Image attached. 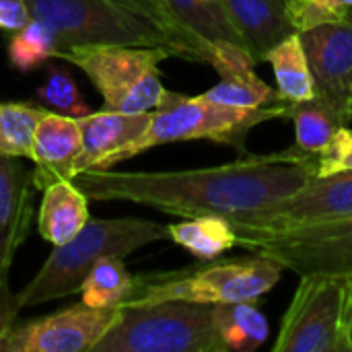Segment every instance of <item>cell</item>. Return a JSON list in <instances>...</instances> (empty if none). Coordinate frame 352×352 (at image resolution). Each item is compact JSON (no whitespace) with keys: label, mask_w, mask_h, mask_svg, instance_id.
Segmentation results:
<instances>
[{"label":"cell","mask_w":352,"mask_h":352,"mask_svg":"<svg viewBox=\"0 0 352 352\" xmlns=\"http://www.w3.org/2000/svg\"><path fill=\"white\" fill-rule=\"evenodd\" d=\"M318 175V155L280 153L190 171H82L72 182L89 200H128L175 217H233L276 204Z\"/></svg>","instance_id":"6da1fadb"},{"label":"cell","mask_w":352,"mask_h":352,"mask_svg":"<svg viewBox=\"0 0 352 352\" xmlns=\"http://www.w3.org/2000/svg\"><path fill=\"white\" fill-rule=\"evenodd\" d=\"M27 4L31 16L54 31L60 52L74 45L109 43L167 47L173 56L198 60L186 37L128 0H27Z\"/></svg>","instance_id":"7a4b0ae2"},{"label":"cell","mask_w":352,"mask_h":352,"mask_svg":"<svg viewBox=\"0 0 352 352\" xmlns=\"http://www.w3.org/2000/svg\"><path fill=\"white\" fill-rule=\"evenodd\" d=\"M169 239V227L144 219H89L66 243L54 245L37 274L16 293L19 307H35L80 291L89 270L103 256L126 258L132 252Z\"/></svg>","instance_id":"3957f363"},{"label":"cell","mask_w":352,"mask_h":352,"mask_svg":"<svg viewBox=\"0 0 352 352\" xmlns=\"http://www.w3.org/2000/svg\"><path fill=\"white\" fill-rule=\"evenodd\" d=\"M287 109H289V101L285 105L245 109V107L210 103L200 95L188 97L182 93L165 91L161 103L151 111V122L146 130L136 140H132L130 144L122 146L105 161H101L95 167V171L113 169L116 165L153 146L186 142V140H212L237 148L241 155H248L245 151L248 132L268 120L287 118Z\"/></svg>","instance_id":"277c9868"},{"label":"cell","mask_w":352,"mask_h":352,"mask_svg":"<svg viewBox=\"0 0 352 352\" xmlns=\"http://www.w3.org/2000/svg\"><path fill=\"white\" fill-rule=\"evenodd\" d=\"M283 270L285 268L278 260L254 252V256L248 258H235L175 272L136 276L134 293L126 305L167 299H184L210 305L256 301L276 287Z\"/></svg>","instance_id":"5b68a950"},{"label":"cell","mask_w":352,"mask_h":352,"mask_svg":"<svg viewBox=\"0 0 352 352\" xmlns=\"http://www.w3.org/2000/svg\"><path fill=\"white\" fill-rule=\"evenodd\" d=\"M212 311L184 299L126 305L93 352H217Z\"/></svg>","instance_id":"8992f818"},{"label":"cell","mask_w":352,"mask_h":352,"mask_svg":"<svg viewBox=\"0 0 352 352\" xmlns=\"http://www.w3.org/2000/svg\"><path fill=\"white\" fill-rule=\"evenodd\" d=\"M169 56L173 54L167 47L91 43L68 47L58 58L89 76L103 97V109L144 113L153 111L167 91L159 64Z\"/></svg>","instance_id":"52a82bcc"},{"label":"cell","mask_w":352,"mask_h":352,"mask_svg":"<svg viewBox=\"0 0 352 352\" xmlns=\"http://www.w3.org/2000/svg\"><path fill=\"white\" fill-rule=\"evenodd\" d=\"M274 352H352L351 274L299 276Z\"/></svg>","instance_id":"ba28073f"},{"label":"cell","mask_w":352,"mask_h":352,"mask_svg":"<svg viewBox=\"0 0 352 352\" xmlns=\"http://www.w3.org/2000/svg\"><path fill=\"white\" fill-rule=\"evenodd\" d=\"M237 245L270 256L299 276L352 274V217L278 233H241Z\"/></svg>","instance_id":"9c48e42d"},{"label":"cell","mask_w":352,"mask_h":352,"mask_svg":"<svg viewBox=\"0 0 352 352\" xmlns=\"http://www.w3.org/2000/svg\"><path fill=\"white\" fill-rule=\"evenodd\" d=\"M352 217V171L316 175L276 204L227 217L235 233H278Z\"/></svg>","instance_id":"30bf717a"},{"label":"cell","mask_w":352,"mask_h":352,"mask_svg":"<svg viewBox=\"0 0 352 352\" xmlns=\"http://www.w3.org/2000/svg\"><path fill=\"white\" fill-rule=\"evenodd\" d=\"M122 309V307H120ZM120 309L76 303L45 318L14 326L0 352H93L118 322Z\"/></svg>","instance_id":"8fae6325"},{"label":"cell","mask_w":352,"mask_h":352,"mask_svg":"<svg viewBox=\"0 0 352 352\" xmlns=\"http://www.w3.org/2000/svg\"><path fill=\"white\" fill-rule=\"evenodd\" d=\"M316 82V95L326 99L346 122L352 120V14L299 33Z\"/></svg>","instance_id":"7c38bea8"},{"label":"cell","mask_w":352,"mask_h":352,"mask_svg":"<svg viewBox=\"0 0 352 352\" xmlns=\"http://www.w3.org/2000/svg\"><path fill=\"white\" fill-rule=\"evenodd\" d=\"M206 64L212 66L221 76V80L214 87L200 95L210 103L245 109L287 103V99H283L276 89H270V85H266L256 74V60L243 45H219L210 52Z\"/></svg>","instance_id":"4fadbf2b"},{"label":"cell","mask_w":352,"mask_h":352,"mask_svg":"<svg viewBox=\"0 0 352 352\" xmlns=\"http://www.w3.org/2000/svg\"><path fill=\"white\" fill-rule=\"evenodd\" d=\"M82 153V136L78 120L52 109H45L39 120L33 140V186L35 190L47 188L62 179H74L78 175V163Z\"/></svg>","instance_id":"5bb4252c"},{"label":"cell","mask_w":352,"mask_h":352,"mask_svg":"<svg viewBox=\"0 0 352 352\" xmlns=\"http://www.w3.org/2000/svg\"><path fill=\"white\" fill-rule=\"evenodd\" d=\"M33 177L16 157L0 155V280L8 276L14 254L33 221Z\"/></svg>","instance_id":"9a60e30c"},{"label":"cell","mask_w":352,"mask_h":352,"mask_svg":"<svg viewBox=\"0 0 352 352\" xmlns=\"http://www.w3.org/2000/svg\"><path fill=\"white\" fill-rule=\"evenodd\" d=\"M165 19L194 45L198 62H206L219 45H243L225 2L208 0H155ZM245 47V45H243Z\"/></svg>","instance_id":"2e32d148"},{"label":"cell","mask_w":352,"mask_h":352,"mask_svg":"<svg viewBox=\"0 0 352 352\" xmlns=\"http://www.w3.org/2000/svg\"><path fill=\"white\" fill-rule=\"evenodd\" d=\"M225 8L256 64L266 62L274 45L297 33L287 0H225Z\"/></svg>","instance_id":"e0dca14e"},{"label":"cell","mask_w":352,"mask_h":352,"mask_svg":"<svg viewBox=\"0 0 352 352\" xmlns=\"http://www.w3.org/2000/svg\"><path fill=\"white\" fill-rule=\"evenodd\" d=\"M78 120L82 136V153L78 163V173L95 169L109 155L122 146L136 140L151 122V111L144 113H124L113 109L89 111Z\"/></svg>","instance_id":"ac0fdd59"},{"label":"cell","mask_w":352,"mask_h":352,"mask_svg":"<svg viewBox=\"0 0 352 352\" xmlns=\"http://www.w3.org/2000/svg\"><path fill=\"white\" fill-rule=\"evenodd\" d=\"M89 219V198L72 179H62L43 188L37 214V231L43 241L62 245L70 241Z\"/></svg>","instance_id":"d6986e66"},{"label":"cell","mask_w":352,"mask_h":352,"mask_svg":"<svg viewBox=\"0 0 352 352\" xmlns=\"http://www.w3.org/2000/svg\"><path fill=\"white\" fill-rule=\"evenodd\" d=\"M212 330L217 352H254L268 340V322L254 301L214 305Z\"/></svg>","instance_id":"ffe728a7"},{"label":"cell","mask_w":352,"mask_h":352,"mask_svg":"<svg viewBox=\"0 0 352 352\" xmlns=\"http://www.w3.org/2000/svg\"><path fill=\"white\" fill-rule=\"evenodd\" d=\"M169 239L188 250L198 260H214L237 245V233L233 225L219 214L190 217L182 223L167 225Z\"/></svg>","instance_id":"44dd1931"},{"label":"cell","mask_w":352,"mask_h":352,"mask_svg":"<svg viewBox=\"0 0 352 352\" xmlns=\"http://www.w3.org/2000/svg\"><path fill=\"white\" fill-rule=\"evenodd\" d=\"M287 118L295 124V146L311 155H320L334 134L342 126H349V122L320 95L305 101H289Z\"/></svg>","instance_id":"7402d4cb"},{"label":"cell","mask_w":352,"mask_h":352,"mask_svg":"<svg viewBox=\"0 0 352 352\" xmlns=\"http://www.w3.org/2000/svg\"><path fill=\"white\" fill-rule=\"evenodd\" d=\"M266 62L274 68L276 91L287 101H305L316 97V82L299 31L274 45Z\"/></svg>","instance_id":"603a6c76"},{"label":"cell","mask_w":352,"mask_h":352,"mask_svg":"<svg viewBox=\"0 0 352 352\" xmlns=\"http://www.w3.org/2000/svg\"><path fill=\"white\" fill-rule=\"evenodd\" d=\"M136 276H132L124 264V258L103 256L95 262L80 285V299L91 307L120 309L134 293Z\"/></svg>","instance_id":"cb8c5ba5"},{"label":"cell","mask_w":352,"mask_h":352,"mask_svg":"<svg viewBox=\"0 0 352 352\" xmlns=\"http://www.w3.org/2000/svg\"><path fill=\"white\" fill-rule=\"evenodd\" d=\"M45 109L29 103L0 101V155L31 159L35 132Z\"/></svg>","instance_id":"d4e9b609"},{"label":"cell","mask_w":352,"mask_h":352,"mask_svg":"<svg viewBox=\"0 0 352 352\" xmlns=\"http://www.w3.org/2000/svg\"><path fill=\"white\" fill-rule=\"evenodd\" d=\"M60 47L54 31L39 19H33L12 33L8 41V62L19 72L39 68L52 58H58Z\"/></svg>","instance_id":"484cf974"},{"label":"cell","mask_w":352,"mask_h":352,"mask_svg":"<svg viewBox=\"0 0 352 352\" xmlns=\"http://www.w3.org/2000/svg\"><path fill=\"white\" fill-rule=\"evenodd\" d=\"M37 97L47 109L64 113V116L80 118L89 113V105L82 99L76 80L62 66H50L45 80L37 89Z\"/></svg>","instance_id":"4316f807"},{"label":"cell","mask_w":352,"mask_h":352,"mask_svg":"<svg viewBox=\"0 0 352 352\" xmlns=\"http://www.w3.org/2000/svg\"><path fill=\"white\" fill-rule=\"evenodd\" d=\"M287 10L301 33L318 25L344 21L352 14V0H287Z\"/></svg>","instance_id":"83f0119b"},{"label":"cell","mask_w":352,"mask_h":352,"mask_svg":"<svg viewBox=\"0 0 352 352\" xmlns=\"http://www.w3.org/2000/svg\"><path fill=\"white\" fill-rule=\"evenodd\" d=\"M352 171V128L342 126L318 155V175Z\"/></svg>","instance_id":"f1b7e54d"},{"label":"cell","mask_w":352,"mask_h":352,"mask_svg":"<svg viewBox=\"0 0 352 352\" xmlns=\"http://www.w3.org/2000/svg\"><path fill=\"white\" fill-rule=\"evenodd\" d=\"M31 21V10L27 0H0V29L19 31Z\"/></svg>","instance_id":"f546056e"},{"label":"cell","mask_w":352,"mask_h":352,"mask_svg":"<svg viewBox=\"0 0 352 352\" xmlns=\"http://www.w3.org/2000/svg\"><path fill=\"white\" fill-rule=\"evenodd\" d=\"M19 311L21 307L16 303V295L10 293L6 278L0 280V344L4 342L8 332L14 328V318Z\"/></svg>","instance_id":"4dcf8cb0"},{"label":"cell","mask_w":352,"mask_h":352,"mask_svg":"<svg viewBox=\"0 0 352 352\" xmlns=\"http://www.w3.org/2000/svg\"><path fill=\"white\" fill-rule=\"evenodd\" d=\"M128 2H134V4H138V6L146 8L148 12H153V14H157L159 19H163V21H165V23H167L169 27H173V25H171V23L167 21V19H165V14H163V12L159 10V6H157V2H155V0H128ZM173 29H175V27H173ZM175 31H177V29H175ZM177 33H179V31H177ZM179 35H182V33H179ZM182 37H184V35H182ZM192 47H194V45H192Z\"/></svg>","instance_id":"1f68e13d"},{"label":"cell","mask_w":352,"mask_h":352,"mask_svg":"<svg viewBox=\"0 0 352 352\" xmlns=\"http://www.w3.org/2000/svg\"><path fill=\"white\" fill-rule=\"evenodd\" d=\"M351 346H352V274H351Z\"/></svg>","instance_id":"d6a6232c"}]
</instances>
